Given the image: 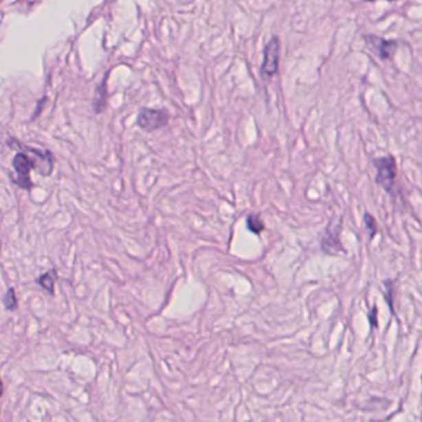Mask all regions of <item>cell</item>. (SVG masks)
I'll return each instance as SVG.
<instances>
[{
  "label": "cell",
  "instance_id": "1",
  "mask_svg": "<svg viewBox=\"0 0 422 422\" xmlns=\"http://www.w3.org/2000/svg\"><path fill=\"white\" fill-rule=\"evenodd\" d=\"M8 146L14 150H19V153L15 154L13 159L14 171L16 172L18 178H13L14 183L19 185L23 189L30 190L32 188L30 173L32 169H36L38 173L44 177H49L54 171L55 159L50 151H38L36 148L26 146L23 142L9 139Z\"/></svg>",
  "mask_w": 422,
  "mask_h": 422
},
{
  "label": "cell",
  "instance_id": "12",
  "mask_svg": "<svg viewBox=\"0 0 422 422\" xmlns=\"http://www.w3.org/2000/svg\"><path fill=\"white\" fill-rule=\"evenodd\" d=\"M377 307L373 309V318L370 316V324L373 323V326H377Z\"/></svg>",
  "mask_w": 422,
  "mask_h": 422
},
{
  "label": "cell",
  "instance_id": "9",
  "mask_svg": "<svg viewBox=\"0 0 422 422\" xmlns=\"http://www.w3.org/2000/svg\"><path fill=\"white\" fill-rule=\"evenodd\" d=\"M247 226H248L249 231L255 233V235H259V233H263L264 228H265L264 222L261 221L260 218H259L258 215L255 214H250L248 218H247Z\"/></svg>",
  "mask_w": 422,
  "mask_h": 422
},
{
  "label": "cell",
  "instance_id": "7",
  "mask_svg": "<svg viewBox=\"0 0 422 422\" xmlns=\"http://www.w3.org/2000/svg\"><path fill=\"white\" fill-rule=\"evenodd\" d=\"M57 273L56 270H51L46 272L43 276L36 278V284L44 288L45 290L49 294H54L55 290V283H56Z\"/></svg>",
  "mask_w": 422,
  "mask_h": 422
},
{
  "label": "cell",
  "instance_id": "3",
  "mask_svg": "<svg viewBox=\"0 0 422 422\" xmlns=\"http://www.w3.org/2000/svg\"><path fill=\"white\" fill-rule=\"evenodd\" d=\"M168 113L157 109H142L137 115V126L144 131L153 132L165 128L168 124Z\"/></svg>",
  "mask_w": 422,
  "mask_h": 422
},
{
  "label": "cell",
  "instance_id": "13",
  "mask_svg": "<svg viewBox=\"0 0 422 422\" xmlns=\"http://www.w3.org/2000/svg\"><path fill=\"white\" fill-rule=\"evenodd\" d=\"M366 1H375V0H366ZM388 1H392V0H388Z\"/></svg>",
  "mask_w": 422,
  "mask_h": 422
},
{
  "label": "cell",
  "instance_id": "10",
  "mask_svg": "<svg viewBox=\"0 0 422 422\" xmlns=\"http://www.w3.org/2000/svg\"><path fill=\"white\" fill-rule=\"evenodd\" d=\"M3 304L5 306V309L10 312H13L18 307V300H16V295H15V290L13 288L8 289L7 294L3 298Z\"/></svg>",
  "mask_w": 422,
  "mask_h": 422
},
{
  "label": "cell",
  "instance_id": "6",
  "mask_svg": "<svg viewBox=\"0 0 422 422\" xmlns=\"http://www.w3.org/2000/svg\"><path fill=\"white\" fill-rule=\"evenodd\" d=\"M366 41L370 46V49L375 51L381 60H388L397 49L395 41H388L380 37L366 36Z\"/></svg>",
  "mask_w": 422,
  "mask_h": 422
},
{
  "label": "cell",
  "instance_id": "4",
  "mask_svg": "<svg viewBox=\"0 0 422 422\" xmlns=\"http://www.w3.org/2000/svg\"><path fill=\"white\" fill-rule=\"evenodd\" d=\"M280 40L273 37L264 49V62L261 65V73L265 77H273L279 68Z\"/></svg>",
  "mask_w": 422,
  "mask_h": 422
},
{
  "label": "cell",
  "instance_id": "8",
  "mask_svg": "<svg viewBox=\"0 0 422 422\" xmlns=\"http://www.w3.org/2000/svg\"><path fill=\"white\" fill-rule=\"evenodd\" d=\"M107 104V89L106 80H103L102 86H98L97 93H96V99H94L93 110L96 114H100L103 109L106 108Z\"/></svg>",
  "mask_w": 422,
  "mask_h": 422
},
{
  "label": "cell",
  "instance_id": "2",
  "mask_svg": "<svg viewBox=\"0 0 422 422\" xmlns=\"http://www.w3.org/2000/svg\"><path fill=\"white\" fill-rule=\"evenodd\" d=\"M377 169L375 182L390 196H397V165L394 156H386L373 161Z\"/></svg>",
  "mask_w": 422,
  "mask_h": 422
},
{
  "label": "cell",
  "instance_id": "11",
  "mask_svg": "<svg viewBox=\"0 0 422 422\" xmlns=\"http://www.w3.org/2000/svg\"><path fill=\"white\" fill-rule=\"evenodd\" d=\"M364 224H366V228L370 231V239H373L378 233L379 228L377 221L373 218L372 215L364 214Z\"/></svg>",
  "mask_w": 422,
  "mask_h": 422
},
{
  "label": "cell",
  "instance_id": "5",
  "mask_svg": "<svg viewBox=\"0 0 422 422\" xmlns=\"http://www.w3.org/2000/svg\"><path fill=\"white\" fill-rule=\"evenodd\" d=\"M342 226H343V221L338 220L337 222L331 221L329 227L326 228V233L323 236L322 242H321V248L326 253H335V252H346L344 247L341 244Z\"/></svg>",
  "mask_w": 422,
  "mask_h": 422
}]
</instances>
